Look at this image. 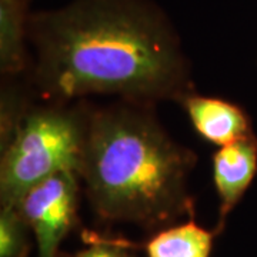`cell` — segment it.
Returning <instances> with one entry per match:
<instances>
[{
    "instance_id": "cell-4",
    "label": "cell",
    "mask_w": 257,
    "mask_h": 257,
    "mask_svg": "<svg viewBox=\"0 0 257 257\" xmlns=\"http://www.w3.org/2000/svg\"><path fill=\"white\" fill-rule=\"evenodd\" d=\"M80 179L66 170L32 187L16 206L36 240L37 257H60V244L77 224Z\"/></svg>"
},
{
    "instance_id": "cell-10",
    "label": "cell",
    "mask_w": 257,
    "mask_h": 257,
    "mask_svg": "<svg viewBox=\"0 0 257 257\" xmlns=\"http://www.w3.org/2000/svg\"><path fill=\"white\" fill-rule=\"evenodd\" d=\"M87 243L86 247L72 254H62L60 257H139L133 244L119 237H104L97 233L86 231L83 236Z\"/></svg>"
},
{
    "instance_id": "cell-2",
    "label": "cell",
    "mask_w": 257,
    "mask_h": 257,
    "mask_svg": "<svg viewBox=\"0 0 257 257\" xmlns=\"http://www.w3.org/2000/svg\"><path fill=\"white\" fill-rule=\"evenodd\" d=\"M152 106L121 100L89 110L77 175L100 220L159 230L194 216L196 153L169 136Z\"/></svg>"
},
{
    "instance_id": "cell-6",
    "label": "cell",
    "mask_w": 257,
    "mask_h": 257,
    "mask_svg": "<svg viewBox=\"0 0 257 257\" xmlns=\"http://www.w3.org/2000/svg\"><path fill=\"white\" fill-rule=\"evenodd\" d=\"M197 135L216 146H227L254 133L247 111L233 101L187 93L180 100Z\"/></svg>"
},
{
    "instance_id": "cell-1",
    "label": "cell",
    "mask_w": 257,
    "mask_h": 257,
    "mask_svg": "<svg viewBox=\"0 0 257 257\" xmlns=\"http://www.w3.org/2000/svg\"><path fill=\"white\" fill-rule=\"evenodd\" d=\"M33 86L47 101L89 94L155 104L193 92L175 26L153 0H73L29 16Z\"/></svg>"
},
{
    "instance_id": "cell-5",
    "label": "cell",
    "mask_w": 257,
    "mask_h": 257,
    "mask_svg": "<svg viewBox=\"0 0 257 257\" xmlns=\"http://www.w3.org/2000/svg\"><path fill=\"white\" fill-rule=\"evenodd\" d=\"M257 175V136L251 133L227 146L219 147L213 156V183L219 197L220 234L226 219L247 192Z\"/></svg>"
},
{
    "instance_id": "cell-8",
    "label": "cell",
    "mask_w": 257,
    "mask_h": 257,
    "mask_svg": "<svg viewBox=\"0 0 257 257\" xmlns=\"http://www.w3.org/2000/svg\"><path fill=\"white\" fill-rule=\"evenodd\" d=\"M28 0H0V69L8 76L28 69Z\"/></svg>"
},
{
    "instance_id": "cell-3",
    "label": "cell",
    "mask_w": 257,
    "mask_h": 257,
    "mask_svg": "<svg viewBox=\"0 0 257 257\" xmlns=\"http://www.w3.org/2000/svg\"><path fill=\"white\" fill-rule=\"evenodd\" d=\"M90 107L49 101L28 106L15 127L0 139V204L18 206L50 176L79 170Z\"/></svg>"
},
{
    "instance_id": "cell-7",
    "label": "cell",
    "mask_w": 257,
    "mask_h": 257,
    "mask_svg": "<svg viewBox=\"0 0 257 257\" xmlns=\"http://www.w3.org/2000/svg\"><path fill=\"white\" fill-rule=\"evenodd\" d=\"M219 233L199 226L194 217L155 231L145 243L146 257H210Z\"/></svg>"
},
{
    "instance_id": "cell-9",
    "label": "cell",
    "mask_w": 257,
    "mask_h": 257,
    "mask_svg": "<svg viewBox=\"0 0 257 257\" xmlns=\"http://www.w3.org/2000/svg\"><path fill=\"white\" fill-rule=\"evenodd\" d=\"M33 236L16 206L0 209V257H28Z\"/></svg>"
}]
</instances>
